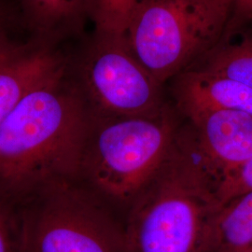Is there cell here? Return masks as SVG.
<instances>
[{
  "label": "cell",
  "instance_id": "obj_8",
  "mask_svg": "<svg viewBox=\"0 0 252 252\" xmlns=\"http://www.w3.org/2000/svg\"><path fill=\"white\" fill-rule=\"evenodd\" d=\"M171 81L174 105L184 118L204 110L252 116V88L240 82L195 69H186Z\"/></svg>",
  "mask_w": 252,
  "mask_h": 252
},
{
  "label": "cell",
  "instance_id": "obj_6",
  "mask_svg": "<svg viewBox=\"0 0 252 252\" xmlns=\"http://www.w3.org/2000/svg\"><path fill=\"white\" fill-rule=\"evenodd\" d=\"M70 66L93 116H153L167 104L163 84L139 62L126 37L94 33Z\"/></svg>",
  "mask_w": 252,
  "mask_h": 252
},
{
  "label": "cell",
  "instance_id": "obj_10",
  "mask_svg": "<svg viewBox=\"0 0 252 252\" xmlns=\"http://www.w3.org/2000/svg\"><path fill=\"white\" fill-rule=\"evenodd\" d=\"M203 252H252V190L232 199L220 209Z\"/></svg>",
  "mask_w": 252,
  "mask_h": 252
},
{
  "label": "cell",
  "instance_id": "obj_14",
  "mask_svg": "<svg viewBox=\"0 0 252 252\" xmlns=\"http://www.w3.org/2000/svg\"><path fill=\"white\" fill-rule=\"evenodd\" d=\"M11 203L0 192V252H21L19 215Z\"/></svg>",
  "mask_w": 252,
  "mask_h": 252
},
{
  "label": "cell",
  "instance_id": "obj_3",
  "mask_svg": "<svg viewBox=\"0 0 252 252\" xmlns=\"http://www.w3.org/2000/svg\"><path fill=\"white\" fill-rule=\"evenodd\" d=\"M180 115L167 102L153 116H93L81 177L129 208L171 152L181 128Z\"/></svg>",
  "mask_w": 252,
  "mask_h": 252
},
{
  "label": "cell",
  "instance_id": "obj_4",
  "mask_svg": "<svg viewBox=\"0 0 252 252\" xmlns=\"http://www.w3.org/2000/svg\"><path fill=\"white\" fill-rule=\"evenodd\" d=\"M232 0H142L126 39L135 57L164 84L220 41Z\"/></svg>",
  "mask_w": 252,
  "mask_h": 252
},
{
  "label": "cell",
  "instance_id": "obj_2",
  "mask_svg": "<svg viewBox=\"0 0 252 252\" xmlns=\"http://www.w3.org/2000/svg\"><path fill=\"white\" fill-rule=\"evenodd\" d=\"M219 185L189 123L181 126L167 158L129 207L128 252H203L222 207Z\"/></svg>",
  "mask_w": 252,
  "mask_h": 252
},
{
  "label": "cell",
  "instance_id": "obj_5",
  "mask_svg": "<svg viewBox=\"0 0 252 252\" xmlns=\"http://www.w3.org/2000/svg\"><path fill=\"white\" fill-rule=\"evenodd\" d=\"M27 201L19 214L21 252H128L125 227L74 181Z\"/></svg>",
  "mask_w": 252,
  "mask_h": 252
},
{
  "label": "cell",
  "instance_id": "obj_12",
  "mask_svg": "<svg viewBox=\"0 0 252 252\" xmlns=\"http://www.w3.org/2000/svg\"><path fill=\"white\" fill-rule=\"evenodd\" d=\"M27 17L44 34L75 32L91 18L94 0H23Z\"/></svg>",
  "mask_w": 252,
  "mask_h": 252
},
{
  "label": "cell",
  "instance_id": "obj_17",
  "mask_svg": "<svg viewBox=\"0 0 252 252\" xmlns=\"http://www.w3.org/2000/svg\"><path fill=\"white\" fill-rule=\"evenodd\" d=\"M16 45L12 44L7 35V28L5 27V23L0 16V56L6 54L12 50Z\"/></svg>",
  "mask_w": 252,
  "mask_h": 252
},
{
  "label": "cell",
  "instance_id": "obj_1",
  "mask_svg": "<svg viewBox=\"0 0 252 252\" xmlns=\"http://www.w3.org/2000/svg\"><path fill=\"white\" fill-rule=\"evenodd\" d=\"M92 120L69 63L29 91L0 126V192L28 200L80 178Z\"/></svg>",
  "mask_w": 252,
  "mask_h": 252
},
{
  "label": "cell",
  "instance_id": "obj_13",
  "mask_svg": "<svg viewBox=\"0 0 252 252\" xmlns=\"http://www.w3.org/2000/svg\"><path fill=\"white\" fill-rule=\"evenodd\" d=\"M142 0H94L91 19L95 33L104 36L126 37L135 9Z\"/></svg>",
  "mask_w": 252,
  "mask_h": 252
},
{
  "label": "cell",
  "instance_id": "obj_9",
  "mask_svg": "<svg viewBox=\"0 0 252 252\" xmlns=\"http://www.w3.org/2000/svg\"><path fill=\"white\" fill-rule=\"evenodd\" d=\"M68 63L47 46H16L0 56V126L31 89Z\"/></svg>",
  "mask_w": 252,
  "mask_h": 252
},
{
  "label": "cell",
  "instance_id": "obj_16",
  "mask_svg": "<svg viewBox=\"0 0 252 252\" xmlns=\"http://www.w3.org/2000/svg\"><path fill=\"white\" fill-rule=\"evenodd\" d=\"M252 30V0H232L230 17L220 41Z\"/></svg>",
  "mask_w": 252,
  "mask_h": 252
},
{
  "label": "cell",
  "instance_id": "obj_15",
  "mask_svg": "<svg viewBox=\"0 0 252 252\" xmlns=\"http://www.w3.org/2000/svg\"><path fill=\"white\" fill-rule=\"evenodd\" d=\"M252 190V157L234 174L222 180L218 189V196L223 206L232 199Z\"/></svg>",
  "mask_w": 252,
  "mask_h": 252
},
{
  "label": "cell",
  "instance_id": "obj_7",
  "mask_svg": "<svg viewBox=\"0 0 252 252\" xmlns=\"http://www.w3.org/2000/svg\"><path fill=\"white\" fill-rule=\"evenodd\" d=\"M186 119L220 184L252 158L251 115L232 110H204Z\"/></svg>",
  "mask_w": 252,
  "mask_h": 252
},
{
  "label": "cell",
  "instance_id": "obj_11",
  "mask_svg": "<svg viewBox=\"0 0 252 252\" xmlns=\"http://www.w3.org/2000/svg\"><path fill=\"white\" fill-rule=\"evenodd\" d=\"M239 36L238 42L220 41L187 69L210 73L252 88V30Z\"/></svg>",
  "mask_w": 252,
  "mask_h": 252
}]
</instances>
